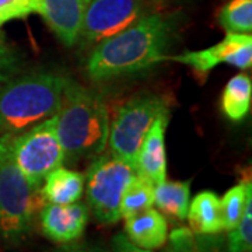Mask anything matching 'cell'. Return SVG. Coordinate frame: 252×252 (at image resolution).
Here are the masks:
<instances>
[{"mask_svg":"<svg viewBox=\"0 0 252 252\" xmlns=\"http://www.w3.org/2000/svg\"><path fill=\"white\" fill-rule=\"evenodd\" d=\"M171 39V26L160 14H146L135 24L104 39L93 49L86 72L104 81L144 72L164 59Z\"/></svg>","mask_w":252,"mask_h":252,"instance_id":"6da1fadb","label":"cell"},{"mask_svg":"<svg viewBox=\"0 0 252 252\" xmlns=\"http://www.w3.org/2000/svg\"><path fill=\"white\" fill-rule=\"evenodd\" d=\"M56 133L64 161L77 162L104 153L108 144L109 115L102 95L69 80L56 114Z\"/></svg>","mask_w":252,"mask_h":252,"instance_id":"7a4b0ae2","label":"cell"},{"mask_svg":"<svg viewBox=\"0 0 252 252\" xmlns=\"http://www.w3.org/2000/svg\"><path fill=\"white\" fill-rule=\"evenodd\" d=\"M69 79L35 72L0 86V135L17 133L58 114Z\"/></svg>","mask_w":252,"mask_h":252,"instance_id":"3957f363","label":"cell"},{"mask_svg":"<svg viewBox=\"0 0 252 252\" xmlns=\"http://www.w3.org/2000/svg\"><path fill=\"white\" fill-rule=\"evenodd\" d=\"M11 137L13 133L0 135V240L16 247L27 240L44 200L14 160Z\"/></svg>","mask_w":252,"mask_h":252,"instance_id":"277c9868","label":"cell"},{"mask_svg":"<svg viewBox=\"0 0 252 252\" xmlns=\"http://www.w3.org/2000/svg\"><path fill=\"white\" fill-rule=\"evenodd\" d=\"M160 117H170V105L167 99L157 94L144 93L126 101L109 125V153L136 170L140 144L150 126Z\"/></svg>","mask_w":252,"mask_h":252,"instance_id":"5b68a950","label":"cell"},{"mask_svg":"<svg viewBox=\"0 0 252 252\" xmlns=\"http://www.w3.org/2000/svg\"><path fill=\"white\" fill-rule=\"evenodd\" d=\"M135 175V167L112 153L94 157L84 182L91 212L99 223L115 224L121 219V199Z\"/></svg>","mask_w":252,"mask_h":252,"instance_id":"8992f818","label":"cell"},{"mask_svg":"<svg viewBox=\"0 0 252 252\" xmlns=\"http://www.w3.org/2000/svg\"><path fill=\"white\" fill-rule=\"evenodd\" d=\"M11 150L28 182L41 188L48 174L64 162L62 144L56 133V115L24 129L18 135L13 133Z\"/></svg>","mask_w":252,"mask_h":252,"instance_id":"52a82bcc","label":"cell"},{"mask_svg":"<svg viewBox=\"0 0 252 252\" xmlns=\"http://www.w3.org/2000/svg\"><path fill=\"white\" fill-rule=\"evenodd\" d=\"M149 0H91L81 23L79 39L93 46L135 24L146 16Z\"/></svg>","mask_w":252,"mask_h":252,"instance_id":"ba28073f","label":"cell"},{"mask_svg":"<svg viewBox=\"0 0 252 252\" xmlns=\"http://www.w3.org/2000/svg\"><path fill=\"white\" fill-rule=\"evenodd\" d=\"M168 59L184 63L199 74H207L220 63L247 70L252 64V36L251 34L227 32L224 39L216 45L202 51H187Z\"/></svg>","mask_w":252,"mask_h":252,"instance_id":"9c48e42d","label":"cell"},{"mask_svg":"<svg viewBox=\"0 0 252 252\" xmlns=\"http://www.w3.org/2000/svg\"><path fill=\"white\" fill-rule=\"evenodd\" d=\"M42 233L55 243L67 244L79 240L89 221V209L84 203H46L39 213Z\"/></svg>","mask_w":252,"mask_h":252,"instance_id":"30bf717a","label":"cell"},{"mask_svg":"<svg viewBox=\"0 0 252 252\" xmlns=\"http://www.w3.org/2000/svg\"><path fill=\"white\" fill-rule=\"evenodd\" d=\"M168 117L157 118L147 130L136 157V174L158 185L167 177L165 129Z\"/></svg>","mask_w":252,"mask_h":252,"instance_id":"8fae6325","label":"cell"},{"mask_svg":"<svg viewBox=\"0 0 252 252\" xmlns=\"http://www.w3.org/2000/svg\"><path fill=\"white\" fill-rule=\"evenodd\" d=\"M91 0H41V16L63 45H76Z\"/></svg>","mask_w":252,"mask_h":252,"instance_id":"7c38bea8","label":"cell"},{"mask_svg":"<svg viewBox=\"0 0 252 252\" xmlns=\"http://www.w3.org/2000/svg\"><path fill=\"white\" fill-rule=\"evenodd\" d=\"M125 230L127 238L144 250L161 248L168 238V225L165 217L152 207L136 216L126 219Z\"/></svg>","mask_w":252,"mask_h":252,"instance_id":"4fadbf2b","label":"cell"},{"mask_svg":"<svg viewBox=\"0 0 252 252\" xmlns=\"http://www.w3.org/2000/svg\"><path fill=\"white\" fill-rule=\"evenodd\" d=\"M187 217L192 230L198 234H217L224 230L221 199L212 190H203L195 196Z\"/></svg>","mask_w":252,"mask_h":252,"instance_id":"5bb4252c","label":"cell"},{"mask_svg":"<svg viewBox=\"0 0 252 252\" xmlns=\"http://www.w3.org/2000/svg\"><path fill=\"white\" fill-rule=\"evenodd\" d=\"M44 188L39 189L41 198L46 203L70 205L83 195L84 175L77 171L63 168L62 165L48 174Z\"/></svg>","mask_w":252,"mask_h":252,"instance_id":"9a60e30c","label":"cell"},{"mask_svg":"<svg viewBox=\"0 0 252 252\" xmlns=\"http://www.w3.org/2000/svg\"><path fill=\"white\" fill-rule=\"evenodd\" d=\"M189 189V181H164L154 185V203L162 213L177 220H184L188 215Z\"/></svg>","mask_w":252,"mask_h":252,"instance_id":"2e32d148","label":"cell"},{"mask_svg":"<svg viewBox=\"0 0 252 252\" xmlns=\"http://www.w3.org/2000/svg\"><path fill=\"white\" fill-rule=\"evenodd\" d=\"M252 84L247 74H237L225 84L221 95V109L228 119L238 122L251 108Z\"/></svg>","mask_w":252,"mask_h":252,"instance_id":"e0dca14e","label":"cell"},{"mask_svg":"<svg viewBox=\"0 0 252 252\" xmlns=\"http://www.w3.org/2000/svg\"><path fill=\"white\" fill-rule=\"evenodd\" d=\"M154 205V185L143 177L132 178L121 199V217H133Z\"/></svg>","mask_w":252,"mask_h":252,"instance_id":"ac0fdd59","label":"cell"},{"mask_svg":"<svg viewBox=\"0 0 252 252\" xmlns=\"http://www.w3.org/2000/svg\"><path fill=\"white\" fill-rule=\"evenodd\" d=\"M252 198L251 178L245 177L238 185L230 188L221 199V209L224 217V228L233 230L240 223L248 199Z\"/></svg>","mask_w":252,"mask_h":252,"instance_id":"d6986e66","label":"cell"},{"mask_svg":"<svg viewBox=\"0 0 252 252\" xmlns=\"http://www.w3.org/2000/svg\"><path fill=\"white\" fill-rule=\"evenodd\" d=\"M219 21L227 32L250 34L252 30V0H231L219 13Z\"/></svg>","mask_w":252,"mask_h":252,"instance_id":"ffe728a7","label":"cell"},{"mask_svg":"<svg viewBox=\"0 0 252 252\" xmlns=\"http://www.w3.org/2000/svg\"><path fill=\"white\" fill-rule=\"evenodd\" d=\"M228 252H251L252 248V198L248 199L244 215L235 228L230 230Z\"/></svg>","mask_w":252,"mask_h":252,"instance_id":"44dd1931","label":"cell"},{"mask_svg":"<svg viewBox=\"0 0 252 252\" xmlns=\"http://www.w3.org/2000/svg\"><path fill=\"white\" fill-rule=\"evenodd\" d=\"M32 13H41V0H0V27Z\"/></svg>","mask_w":252,"mask_h":252,"instance_id":"7402d4cb","label":"cell"},{"mask_svg":"<svg viewBox=\"0 0 252 252\" xmlns=\"http://www.w3.org/2000/svg\"><path fill=\"white\" fill-rule=\"evenodd\" d=\"M21 58L17 51L0 35V86L13 79L20 70Z\"/></svg>","mask_w":252,"mask_h":252,"instance_id":"603a6c76","label":"cell"},{"mask_svg":"<svg viewBox=\"0 0 252 252\" xmlns=\"http://www.w3.org/2000/svg\"><path fill=\"white\" fill-rule=\"evenodd\" d=\"M164 252H209L188 228H177L170 235V245Z\"/></svg>","mask_w":252,"mask_h":252,"instance_id":"cb8c5ba5","label":"cell"},{"mask_svg":"<svg viewBox=\"0 0 252 252\" xmlns=\"http://www.w3.org/2000/svg\"><path fill=\"white\" fill-rule=\"evenodd\" d=\"M51 252H108L102 245L91 243H67Z\"/></svg>","mask_w":252,"mask_h":252,"instance_id":"d4e9b609","label":"cell"},{"mask_svg":"<svg viewBox=\"0 0 252 252\" xmlns=\"http://www.w3.org/2000/svg\"><path fill=\"white\" fill-rule=\"evenodd\" d=\"M111 248H112V252H152L135 245L124 234H117L112 238Z\"/></svg>","mask_w":252,"mask_h":252,"instance_id":"484cf974","label":"cell"}]
</instances>
